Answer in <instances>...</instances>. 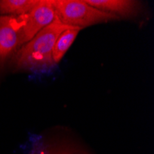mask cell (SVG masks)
I'll return each mask as SVG.
<instances>
[{
    "instance_id": "obj_1",
    "label": "cell",
    "mask_w": 154,
    "mask_h": 154,
    "mask_svg": "<svg viewBox=\"0 0 154 154\" xmlns=\"http://www.w3.org/2000/svg\"><path fill=\"white\" fill-rule=\"evenodd\" d=\"M58 20L44 28L30 42L18 49L14 57L17 69L31 71L47 70L55 65L53 61V50L59 35L69 29Z\"/></svg>"
},
{
    "instance_id": "obj_2",
    "label": "cell",
    "mask_w": 154,
    "mask_h": 154,
    "mask_svg": "<svg viewBox=\"0 0 154 154\" xmlns=\"http://www.w3.org/2000/svg\"><path fill=\"white\" fill-rule=\"evenodd\" d=\"M57 20L69 27L83 29L94 24L118 20L117 17L103 12L84 0H51Z\"/></svg>"
},
{
    "instance_id": "obj_3",
    "label": "cell",
    "mask_w": 154,
    "mask_h": 154,
    "mask_svg": "<svg viewBox=\"0 0 154 154\" xmlns=\"http://www.w3.org/2000/svg\"><path fill=\"white\" fill-rule=\"evenodd\" d=\"M18 19L20 22V48L30 42L44 28L57 20V16L51 0H38V3L31 11L18 16Z\"/></svg>"
},
{
    "instance_id": "obj_4",
    "label": "cell",
    "mask_w": 154,
    "mask_h": 154,
    "mask_svg": "<svg viewBox=\"0 0 154 154\" xmlns=\"http://www.w3.org/2000/svg\"><path fill=\"white\" fill-rule=\"evenodd\" d=\"M20 22L15 16H0V66L19 48Z\"/></svg>"
},
{
    "instance_id": "obj_5",
    "label": "cell",
    "mask_w": 154,
    "mask_h": 154,
    "mask_svg": "<svg viewBox=\"0 0 154 154\" xmlns=\"http://www.w3.org/2000/svg\"><path fill=\"white\" fill-rule=\"evenodd\" d=\"M88 5L120 18H132L141 11V2L134 0H84Z\"/></svg>"
},
{
    "instance_id": "obj_6",
    "label": "cell",
    "mask_w": 154,
    "mask_h": 154,
    "mask_svg": "<svg viewBox=\"0 0 154 154\" xmlns=\"http://www.w3.org/2000/svg\"><path fill=\"white\" fill-rule=\"evenodd\" d=\"M80 31L81 30L79 29V28L71 27L64 31L59 35L57 42H55L53 50V61L54 65L58 64L62 60L64 55L68 51V49L70 48Z\"/></svg>"
},
{
    "instance_id": "obj_7",
    "label": "cell",
    "mask_w": 154,
    "mask_h": 154,
    "mask_svg": "<svg viewBox=\"0 0 154 154\" xmlns=\"http://www.w3.org/2000/svg\"><path fill=\"white\" fill-rule=\"evenodd\" d=\"M38 3V0H0V16H20Z\"/></svg>"
},
{
    "instance_id": "obj_8",
    "label": "cell",
    "mask_w": 154,
    "mask_h": 154,
    "mask_svg": "<svg viewBox=\"0 0 154 154\" xmlns=\"http://www.w3.org/2000/svg\"><path fill=\"white\" fill-rule=\"evenodd\" d=\"M53 154H67V152L66 151H58V152H55Z\"/></svg>"
}]
</instances>
